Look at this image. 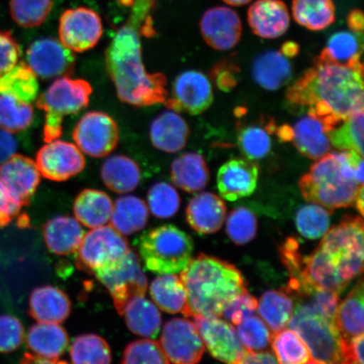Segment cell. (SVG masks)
<instances>
[{
  "label": "cell",
  "mask_w": 364,
  "mask_h": 364,
  "mask_svg": "<svg viewBox=\"0 0 364 364\" xmlns=\"http://www.w3.org/2000/svg\"><path fill=\"white\" fill-rule=\"evenodd\" d=\"M127 2L129 19L117 30L105 55L107 74L122 102L138 107L165 103L169 95L166 76L145 70L141 44L143 36L154 34L152 13L156 0Z\"/></svg>",
  "instance_id": "cell-1"
},
{
  "label": "cell",
  "mask_w": 364,
  "mask_h": 364,
  "mask_svg": "<svg viewBox=\"0 0 364 364\" xmlns=\"http://www.w3.org/2000/svg\"><path fill=\"white\" fill-rule=\"evenodd\" d=\"M287 100L306 107L329 132L363 112V67L341 65L316 59L311 68L290 86Z\"/></svg>",
  "instance_id": "cell-2"
},
{
  "label": "cell",
  "mask_w": 364,
  "mask_h": 364,
  "mask_svg": "<svg viewBox=\"0 0 364 364\" xmlns=\"http://www.w3.org/2000/svg\"><path fill=\"white\" fill-rule=\"evenodd\" d=\"M180 277L188 294V316H222L231 300L248 291L237 268L205 254L192 259Z\"/></svg>",
  "instance_id": "cell-3"
},
{
  "label": "cell",
  "mask_w": 364,
  "mask_h": 364,
  "mask_svg": "<svg viewBox=\"0 0 364 364\" xmlns=\"http://www.w3.org/2000/svg\"><path fill=\"white\" fill-rule=\"evenodd\" d=\"M362 185L363 156L353 150L326 154L299 181L304 198L331 213L353 206Z\"/></svg>",
  "instance_id": "cell-4"
},
{
  "label": "cell",
  "mask_w": 364,
  "mask_h": 364,
  "mask_svg": "<svg viewBox=\"0 0 364 364\" xmlns=\"http://www.w3.org/2000/svg\"><path fill=\"white\" fill-rule=\"evenodd\" d=\"M145 267L156 274H174L192 260L193 241L179 228L162 225L149 230L138 241Z\"/></svg>",
  "instance_id": "cell-5"
},
{
  "label": "cell",
  "mask_w": 364,
  "mask_h": 364,
  "mask_svg": "<svg viewBox=\"0 0 364 364\" xmlns=\"http://www.w3.org/2000/svg\"><path fill=\"white\" fill-rule=\"evenodd\" d=\"M92 87L89 82L61 77L36 98V107L45 112L43 139L46 143L63 134V120L88 107Z\"/></svg>",
  "instance_id": "cell-6"
},
{
  "label": "cell",
  "mask_w": 364,
  "mask_h": 364,
  "mask_svg": "<svg viewBox=\"0 0 364 364\" xmlns=\"http://www.w3.org/2000/svg\"><path fill=\"white\" fill-rule=\"evenodd\" d=\"M363 218L346 216L326 232L318 245L348 284L363 270Z\"/></svg>",
  "instance_id": "cell-7"
},
{
  "label": "cell",
  "mask_w": 364,
  "mask_h": 364,
  "mask_svg": "<svg viewBox=\"0 0 364 364\" xmlns=\"http://www.w3.org/2000/svg\"><path fill=\"white\" fill-rule=\"evenodd\" d=\"M289 326L320 364H341V336L334 320H331L301 304H297Z\"/></svg>",
  "instance_id": "cell-8"
},
{
  "label": "cell",
  "mask_w": 364,
  "mask_h": 364,
  "mask_svg": "<svg viewBox=\"0 0 364 364\" xmlns=\"http://www.w3.org/2000/svg\"><path fill=\"white\" fill-rule=\"evenodd\" d=\"M94 274L106 286L120 316L132 299L146 294V276L141 268L138 255L132 249L119 261L95 272Z\"/></svg>",
  "instance_id": "cell-9"
},
{
  "label": "cell",
  "mask_w": 364,
  "mask_h": 364,
  "mask_svg": "<svg viewBox=\"0 0 364 364\" xmlns=\"http://www.w3.org/2000/svg\"><path fill=\"white\" fill-rule=\"evenodd\" d=\"M129 250V241L112 226L95 228L85 234L76 250V265L94 274L119 261Z\"/></svg>",
  "instance_id": "cell-10"
},
{
  "label": "cell",
  "mask_w": 364,
  "mask_h": 364,
  "mask_svg": "<svg viewBox=\"0 0 364 364\" xmlns=\"http://www.w3.org/2000/svg\"><path fill=\"white\" fill-rule=\"evenodd\" d=\"M73 139L80 151L94 158L110 154L119 142V129L111 116L102 112L86 113L75 127Z\"/></svg>",
  "instance_id": "cell-11"
},
{
  "label": "cell",
  "mask_w": 364,
  "mask_h": 364,
  "mask_svg": "<svg viewBox=\"0 0 364 364\" xmlns=\"http://www.w3.org/2000/svg\"><path fill=\"white\" fill-rule=\"evenodd\" d=\"M102 31L101 17L88 8L67 10L59 21L60 42L72 52L83 53L93 48L101 39Z\"/></svg>",
  "instance_id": "cell-12"
},
{
  "label": "cell",
  "mask_w": 364,
  "mask_h": 364,
  "mask_svg": "<svg viewBox=\"0 0 364 364\" xmlns=\"http://www.w3.org/2000/svg\"><path fill=\"white\" fill-rule=\"evenodd\" d=\"M161 343L167 358L174 364H198L205 351L197 327L186 318L168 321L164 326Z\"/></svg>",
  "instance_id": "cell-13"
},
{
  "label": "cell",
  "mask_w": 364,
  "mask_h": 364,
  "mask_svg": "<svg viewBox=\"0 0 364 364\" xmlns=\"http://www.w3.org/2000/svg\"><path fill=\"white\" fill-rule=\"evenodd\" d=\"M213 101L212 85L208 77L202 72L188 70L176 77L165 104L170 110L198 115L206 111Z\"/></svg>",
  "instance_id": "cell-14"
},
{
  "label": "cell",
  "mask_w": 364,
  "mask_h": 364,
  "mask_svg": "<svg viewBox=\"0 0 364 364\" xmlns=\"http://www.w3.org/2000/svg\"><path fill=\"white\" fill-rule=\"evenodd\" d=\"M36 164L45 178L60 182L80 174L85 169V159L75 144L58 139L39 149Z\"/></svg>",
  "instance_id": "cell-15"
},
{
  "label": "cell",
  "mask_w": 364,
  "mask_h": 364,
  "mask_svg": "<svg viewBox=\"0 0 364 364\" xmlns=\"http://www.w3.org/2000/svg\"><path fill=\"white\" fill-rule=\"evenodd\" d=\"M194 322L208 352L218 360L234 364L247 353L230 323L213 316H194Z\"/></svg>",
  "instance_id": "cell-16"
},
{
  "label": "cell",
  "mask_w": 364,
  "mask_h": 364,
  "mask_svg": "<svg viewBox=\"0 0 364 364\" xmlns=\"http://www.w3.org/2000/svg\"><path fill=\"white\" fill-rule=\"evenodd\" d=\"M27 65L41 79L61 78L74 71L75 57L70 49L53 38H42L26 52Z\"/></svg>",
  "instance_id": "cell-17"
},
{
  "label": "cell",
  "mask_w": 364,
  "mask_h": 364,
  "mask_svg": "<svg viewBox=\"0 0 364 364\" xmlns=\"http://www.w3.org/2000/svg\"><path fill=\"white\" fill-rule=\"evenodd\" d=\"M200 29L205 42L211 48L226 51L240 42L242 25L237 13L220 6L205 12Z\"/></svg>",
  "instance_id": "cell-18"
},
{
  "label": "cell",
  "mask_w": 364,
  "mask_h": 364,
  "mask_svg": "<svg viewBox=\"0 0 364 364\" xmlns=\"http://www.w3.org/2000/svg\"><path fill=\"white\" fill-rule=\"evenodd\" d=\"M258 177L257 164L244 159H230L218 171V192L228 201L249 197L257 188Z\"/></svg>",
  "instance_id": "cell-19"
},
{
  "label": "cell",
  "mask_w": 364,
  "mask_h": 364,
  "mask_svg": "<svg viewBox=\"0 0 364 364\" xmlns=\"http://www.w3.org/2000/svg\"><path fill=\"white\" fill-rule=\"evenodd\" d=\"M0 180L23 206H27L38 188L41 173L33 159L15 154L0 165Z\"/></svg>",
  "instance_id": "cell-20"
},
{
  "label": "cell",
  "mask_w": 364,
  "mask_h": 364,
  "mask_svg": "<svg viewBox=\"0 0 364 364\" xmlns=\"http://www.w3.org/2000/svg\"><path fill=\"white\" fill-rule=\"evenodd\" d=\"M290 280L331 291L339 295L349 285L341 279L330 257L318 247L309 257L303 258L301 272L298 276L290 277Z\"/></svg>",
  "instance_id": "cell-21"
},
{
  "label": "cell",
  "mask_w": 364,
  "mask_h": 364,
  "mask_svg": "<svg viewBox=\"0 0 364 364\" xmlns=\"http://www.w3.org/2000/svg\"><path fill=\"white\" fill-rule=\"evenodd\" d=\"M247 18L253 33L265 39L280 38L290 25L288 8L281 0H257L250 7Z\"/></svg>",
  "instance_id": "cell-22"
},
{
  "label": "cell",
  "mask_w": 364,
  "mask_h": 364,
  "mask_svg": "<svg viewBox=\"0 0 364 364\" xmlns=\"http://www.w3.org/2000/svg\"><path fill=\"white\" fill-rule=\"evenodd\" d=\"M226 205L215 194L203 193L191 199L186 208V220L199 234L216 233L224 225Z\"/></svg>",
  "instance_id": "cell-23"
},
{
  "label": "cell",
  "mask_w": 364,
  "mask_h": 364,
  "mask_svg": "<svg viewBox=\"0 0 364 364\" xmlns=\"http://www.w3.org/2000/svg\"><path fill=\"white\" fill-rule=\"evenodd\" d=\"M189 134V127L184 118L172 110L159 114L149 127L153 146L166 153L181 151L188 143Z\"/></svg>",
  "instance_id": "cell-24"
},
{
  "label": "cell",
  "mask_w": 364,
  "mask_h": 364,
  "mask_svg": "<svg viewBox=\"0 0 364 364\" xmlns=\"http://www.w3.org/2000/svg\"><path fill=\"white\" fill-rule=\"evenodd\" d=\"M71 301L63 290L43 286L33 291L29 299V315L40 323L60 324L70 316Z\"/></svg>",
  "instance_id": "cell-25"
},
{
  "label": "cell",
  "mask_w": 364,
  "mask_h": 364,
  "mask_svg": "<svg viewBox=\"0 0 364 364\" xmlns=\"http://www.w3.org/2000/svg\"><path fill=\"white\" fill-rule=\"evenodd\" d=\"M299 151L312 159H318L329 153L328 132L318 118L307 115L290 127V140Z\"/></svg>",
  "instance_id": "cell-26"
},
{
  "label": "cell",
  "mask_w": 364,
  "mask_h": 364,
  "mask_svg": "<svg viewBox=\"0 0 364 364\" xmlns=\"http://www.w3.org/2000/svg\"><path fill=\"white\" fill-rule=\"evenodd\" d=\"M85 230L80 222L70 216H58L46 223L43 237L50 252L67 256L78 250Z\"/></svg>",
  "instance_id": "cell-27"
},
{
  "label": "cell",
  "mask_w": 364,
  "mask_h": 364,
  "mask_svg": "<svg viewBox=\"0 0 364 364\" xmlns=\"http://www.w3.org/2000/svg\"><path fill=\"white\" fill-rule=\"evenodd\" d=\"M112 209L111 198L97 189L82 191L74 203L76 220L90 229L106 225L110 222Z\"/></svg>",
  "instance_id": "cell-28"
},
{
  "label": "cell",
  "mask_w": 364,
  "mask_h": 364,
  "mask_svg": "<svg viewBox=\"0 0 364 364\" xmlns=\"http://www.w3.org/2000/svg\"><path fill=\"white\" fill-rule=\"evenodd\" d=\"M70 340L65 328L54 323H40L27 333V347L38 356L58 359L65 353Z\"/></svg>",
  "instance_id": "cell-29"
},
{
  "label": "cell",
  "mask_w": 364,
  "mask_h": 364,
  "mask_svg": "<svg viewBox=\"0 0 364 364\" xmlns=\"http://www.w3.org/2000/svg\"><path fill=\"white\" fill-rule=\"evenodd\" d=\"M102 179L107 188L114 193H130L140 183V168L133 159L116 154L108 157L103 163Z\"/></svg>",
  "instance_id": "cell-30"
},
{
  "label": "cell",
  "mask_w": 364,
  "mask_h": 364,
  "mask_svg": "<svg viewBox=\"0 0 364 364\" xmlns=\"http://www.w3.org/2000/svg\"><path fill=\"white\" fill-rule=\"evenodd\" d=\"M363 280L360 277L336 309L335 322L341 339L350 340L363 335Z\"/></svg>",
  "instance_id": "cell-31"
},
{
  "label": "cell",
  "mask_w": 364,
  "mask_h": 364,
  "mask_svg": "<svg viewBox=\"0 0 364 364\" xmlns=\"http://www.w3.org/2000/svg\"><path fill=\"white\" fill-rule=\"evenodd\" d=\"M252 76L264 89L279 90L288 83L292 76V65L283 53L268 51L255 60Z\"/></svg>",
  "instance_id": "cell-32"
},
{
  "label": "cell",
  "mask_w": 364,
  "mask_h": 364,
  "mask_svg": "<svg viewBox=\"0 0 364 364\" xmlns=\"http://www.w3.org/2000/svg\"><path fill=\"white\" fill-rule=\"evenodd\" d=\"M209 179L206 162L197 153H185L177 157L171 165L173 183L188 193L205 188Z\"/></svg>",
  "instance_id": "cell-33"
},
{
  "label": "cell",
  "mask_w": 364,
  "mask_h": 364,
  "mask_svg": "<svg viewBox=\"0 0 364 364\" xmlns=\"http://www.w3.org/2000/svg\"><path fill=\"white\" fill-rule=\"evenodd\" d=\"M149 220V208L142 199L126 195L113 204L111 226L124 235L142 230Z\"/></svg>",
  "instance_id": "cell-34"
},
{
  "label": "cell",
  "mask_w": 364,
  "mask_h": 364,
  "mask_svg": "<svg viewBox=\"0 0 364 364\" xmlns=\"http://www.w3.org/2000/svg\"><path fill=\"white\" fill-rule=\"evenodd\" d=\"M149 292L162 311L188 316V294L180 276L166 274L157 277L150 284Z\"/></svg>",
  "instance_id": "cell-35"
},
{
  "label": "cell",
  "mask_w": 364,
  "mask_h": 364,
  "mask_svg": "<svg viewBox=\"0 0 364 364\" xmlns=\"http://www.w3.org/2000/svg\"><path fill=\"white\" fill-rule=\"evenodd\" d=\"M363 36L352 31H341L331 36L326 47L318 58L341 65L363 67Z\"/></svg>",
  "instance_id": "cell-36"
},
{
  "label": "cell",
  "mask_w": 364,
  "mask_h": 364,
  "mask_svg": "<svg viewBox=\"0 0 364 364\" xmlns=\"http://www.w3.org/2000/svg\"><path fill=\"white\" fill-rule=\"evenodd\" d=\"M122 316L129 329L143 338H154L161 326V316L152 302L139 296L127 304Z\"/></svg>",
  "instance_id": "cell-37"
},
{
  "label": "cell",
  "mask_w": 364,
  "mask_h": 364,
  "mask_svg": "<svg viewBox=\"0 0 364 364\" xmlns=\"http://www.w3.org/2000/svg\"><path fill=\"white\" fill-rule=\"evenodd\" d=\"M38 91V77L24 62H18L0 78V94L11 95L22 102L33 103Z\"/></svg>",
  "instance_id": "cell-38"
},
{
  "label": "cell",
  "mask_w": 364,
  "mask_h": 364,
  "mask_svg": "<svg viewBox=\"0 0 364 364\" xmlns=\"http://www.w3.org/2000/svg\"><path fill=\"white\" fill-rule=\"evenodd\" d=\"M258 312L268 327L275 332L285 329L294 311V300L279 290L264 293L258 302Z\"/></svg>",
  "instance_id": "cell-39"
},
{
  "label": "cell",
  "mask_w": 364,
  "mask_h": 364,
  "mask_svg": "<svg viewBox=\"0 0 364 364\" xmlns=\"http://www.w3.org/2000/svg\"><path fill=\"white\" fill-rule=\"evenodd\" d=\"M293 16L300 26L311 31H321L335 21L332 0H294Z\"/></svg>",
  "instance_id": "cell-40"
},
{
  "label": "cell",
  "mask_w": 364,
  "mask_h": 364,
  "mask_svg": "<svg viewBox=\"0 0 364 364\" xmlns=\"http://www.w3.org/2000/svg\"><path fill=\"white\" fill-rule=\"evenodd\" d=\"M70 358L73 364H110L111 349L101 336L82 335L73 341Z\"/></svg>",
  "instance_id": "cell-41"
},
{
  "label": "cell",
  "mask_w": 364,
  "mask_h": 364,
  "mask_svg": "<svg viewBox=\"0 0 364 364\" xmlns=\"http://www.w3.org/2000/svg\"><path fill=\"white\" fill-rule=\"evenodd\" d=\"M272 348L279 364H306L311 357L306 345L293 330L273 333Z\"/></svg>",
  "instance_id": "cell-42"
},
{
  "label": "cell",
  "mask_w": 364,
  "mask_h": 364,
  "mask_svg": "<svg viewBox=\"0 0 364 364\" xmlns=\"http://www.w3.org/2000/svg\"><path fill=\"white\" fill-rule=\"evenodd\" d=\"M33 119L31 104L22 102L11 95L0 94V129L18 133L29 127Z\"/></svg>",
  "instance_id": "cell-43"
},
{
  "label": "cell",
  "mask_w": 364,
  "mask_h": 364,
  "mask_svg": "<svg viewBox=\"0 0 364 364\" xmlns=\"http://www.w3.org/2000/svg\"><path fill=\"white\" fill-rule=\"evenodd\" d=\"M328 136L335 148L353 150L363 156V112L354 114L329 131Z\"/></svg>",
  "instance_id": "cell-44"
},
{
  "label": "cell",
  "mask_w": 364,
  "mask_h": 364,
  "mask_svg": "<svg viewBox=\"0 0 364 364\" xmlns=\"http://www.w3.org/2000/svg\"><path fill=\"white\" fill-rule=\"evenodd\" d=\"M331 212L320 205L311 203L300 208L296 215L297 230L304 237L316 240L329 230Z\"/></svg>",
  "instance_id": "cell-45"
},
{
  "label": "cell",
  "mask_w": 364,
  "mask_h": 364,
  "mask_svg": "<svg viewBox=\"0 0 364 364\" xmlns=\"http://www.w3.org/2000/svg\"><path fill=\"white\" fill-rule=\"evenodd\" d=\"M275 127L249 126L240 132L238 144L245 156L250 159H260L269 154L272 147L270 134Z\"/></svg>",
  "instance_id": "cell-46"
},
{
  "label": "cell",
  "mask_w": 364,
  "mask_h": 364,
  "mask_svg": "<svg viewBox=\"0 0 364 364\" xmlns=\"http://www.w3.org/2000/svg\"><path fill=\"white\" fill-rule=\"evenodd\" d=\"M147 201L150 212L159 218L174 216L181 204L180 196L174 186L165 181L158 182L149 188Z\"/></svg>",
  "instance_id": "cell-47"
},
{
  "label": "cell",
  "mask_w": 364,
  "mask_h": 364,
  "mask_svg": "<svg viewBox=\"0 0 364 364\" xmlns=\"http://www.w3.org/2000/svg\"><path fill=\"white\" fill-rule=\"evenodd\" d=\"M13 20L25 28L42 25L53 7L52 0H11Z\"/></svg>",
  "instance_id": "cell-48"
},
{
  "label": "cell",
  "mask_w": 364,
  "mask_h": 364,
  "mask_svg": "<svg viewBox=\"0 0 364 364\" xmlns=\"http://www.w3.org/2000/svg\"><path fill=\"white\" fill-rule=\"evenodd\" d=\"M257 220L247 208H237L227 218L226 232L236 245H245L256 237Z\"/></svg>",
  "instance_id": "cell-49"
},
{
  "label": "cell",
  "mask_w": 364,
  "mask_h": 364,
  "mask_svg": "<svg viewBox=\"0 0 364 364\" xmlns=\"http://www.w3.org/2000/svg\"><path fill=\"white\" fill-rule=\"evenodd\" d=\"M237 326L239 338L247 352H262L268 348L272 334L260 318L250 316Z\"/></svg>",
  "instance_id": "cell-50"
},
{
  "label": "cell",
  "mask_w": 364,
  "mask_h": 364,
  "mask_svg": "<svg viewBox=\"0 0 364 364\" xmlns=\"http://www.w3.org/2000/svg\"><path fill=\"white\" fill-rule=\"evenodd\" d=\"M122 364H170V362L157 341L144 339L127 346Z\"/></svg>",
  "instance_id": "cell-51"
},
{
  "label": "cell",
  "mask_w": 364,
  "mask_h": 364,
  "mask_svg": "<svg viewBox=\"0 0 364 364\" xmlns=\"http://www.w3.org/2000/svg\"><path fill=\"white\" fill-rule=\"evenodd\" d=\"M24 336V327L16 317L0 316V353L16 351L23 343Z\"/></svg>",
  "instance_id": "cell-52"
},
{
  "label": "cell",
  "mask_w": 364,
  "mask_h": 364,
  "mask_svg": "<svg viewBox=\"0 0 364 364\" xmlns=\"http://www.w3.org/2000/svg\"><path fill=\"white\" fill-rule=\"evenodd\" d=\"M258 301L247 292L240 294L227 304L223 316L234 325H239L244 318L254 316L257 312Z\"/></svg>",
  "instance_id": "cell-53"
},
{
  "label": "cell",
  "mask_w": 364,
  "mask_h": 364,
  "mask_svg": "<svg viewBox=\"0 0 364 364\" xmlns=\"http://www.w3.org/2000/svg\"><path fill=\"white\" fill-rule=\"evenodd\" d=\"M21 49L8 31H0V78L19 62Z\"/></svg>",
  "instance_id": "cell-54"
},
{
  "label": "cell",
  "mask_w": 364,
  "mask_h": 364,
  "mask_svg": "<svg viewBox=\"0 0 364 364\" xmlns=\"http://www.w3.org/2000/svg\"><path fill=\"white\" fill-rule=\"evenodd\" d=\"M23 206L0 180V229L20 217Z\"/></svg>",
  "instance_id": "cell-55"
},
{
  "label": "cell",
  "mask_w": 364,
  "mask_h": 364,
  "mask_svg": "<svg viewBox=\"0 0 364 364\" xmlns=\"http://www.w3.org/2000/svg\"><path fill=\"white\" fill-rule=\"evenodd\" d=\"M341 364H363V335L350 340L341 339Z\"/></svg>",
  "instance_id": "cell-56"
},
{
  "label": "cell",
  "mask_w": 364,
  "mask_h": 364,
  "mask_svg": "<svg viewBox=\"0 0 364 364\" xmlns=\"http://www.w3.org/2000/svg\"><path fill=\"white\" fill-rule=\"evenodd\" d=\"M18 143L12 133L0 129V165L15 156Z\"/></svg>",
  "instance_id": "cell-57"
},
{
  "label": "cell",
  "mask_w": 364,
  "mask_h": 364,
  "mask_svg": "<svg viewBox=\"0 0 364 364\" xmlns=\"http://www.w3.org/2000/svg\"><path fill=\"white\" fill-rule=\"evenodd\" d=\"M234 364H279L273 357V355L268 352H247Z\"/></svg>",
  "instance_id": "cell-58"
},
{
  "label": "cell",
  "mask_w": 364,
  "mask_h": 364,
  "mask_svg": "<svg viewBox=\"0 0 364 364\" xmlns=\"http://www.w3.org/2000/svg\"><path fill=\"white\" fill-rule=\"evenodd\" d=\"M21 364H68L59 359H48L38 356V355L26 353L23 355Z\"/></svg>",
  "instance_id": "cell-59"
},
{
  "label": "cell",
  "mask_w": 364,
  "mask_h": 364,
  "mask_svg": "<svg viewBox=\"0 0 364 364\" xmlns=\"http://www.w3.org/2000/svg\"><path fill=\"white\" fill-rule=\"evenodd\" d=\"M348 24L349 28L353 33L362 34L363 29V15L362 11L356 10L350 14L348 18Z\"/></svg>",
  "instance_id": "cell-60"
},
{
  "label": "cell",
  "mask_w": 364,
  "mask_h": 364,
  "mask_svg": "<svg viewBox=\"0 0 364 364\" xmlns=\"http://www.w3.org/2000/svg\"><path fill=\"white\" fill-rule=\"evenodd\" d=\"M363 185H362L358 191L356 198H355L354 201V204L356 205L358 212L360 213L361 217L363 216Z\"/></svg>",
  "instance_id": "cell-61"
},
{
  "label": "cell",
  "mask_w": 364,
  "mask_h": 364,
  "mask_svg": "<svg viewBox=\"0 0 364 364\" xmlns=\"http://www.w3.org/2000/svg\"><path fill=\"white\" fill-rule=\"evenodd\" d=\"M287 57H293L298 53L297 45L293 43L286 44L282 51Z\"/></svg>",
  "instance_id": "cell-62"
},
{
  "label": "cell",
  "mask_w": 364,
  "mask_h": 364,
  "mask_svg": "<svg viewBox=\"0 0 364 364\" xmlns=\"http://www.w3.org/2000/svg\"><path fill=\"white\" fill-rule=\"evenodd\" d=\"M223 1L232 6H241L247 4L252 1V0H223Z\"/></svg>",
  "instance_id": "cell-63"
},
{
  "label": "cell",
  "mask_w": 364,
  "mask_h": 364,
  "mask_svg": "<svg viewBox=\"0 0 364 364\" xmlns=\"http://www.w3.org/2000/svg\"><path fill=\"white\" fill-rule=\"evenodd\" d=\"M306 364H320V363H318L315 361H311V362L307 363Z\"/></svg>",
  "instance_id": "cell-64"
}]
</instances>
